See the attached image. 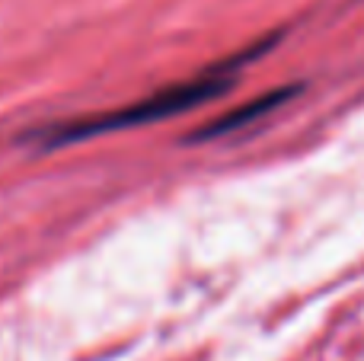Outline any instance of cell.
<instances>
[{
  "label": "cell",
  "mask_w": 364,
  "mask_h": 361,
  "mask_svg": "<svg viewBox=\"0 0 364 361\" xmlns=\"http://www.w3.org/2000/svg\"><path fill=\"white\" fill-rule=\"evenodd\" d=\"M275 42H278V36H269L259 45H252V48H246V51H240V55H233V58H227V61L208 68L205 74L192 77V80H182V83H176V87H164L154 96H144V99L132 102V106L112 109V112L83 115V119H64V122H55V125L36 128L29 138L36 141L38 147H64V144H77V141L100 138V134L122 131V128L151 125V122H164V119H173V115H182V112H188V109L201 106V102L214 99V96L227 93V90L233 87V74H237V68H243L246 61L259 58Z\"/></svg>",
  "instance_id": "obj_1"
},
{
  "label": "cell",
  "mask_w": 364,
  "mask_h": 361,
  "mask_svg": "<svg viewBox=\"0 0 364 361\" xmlns=\"http://www.w3.org/2000/svg\"><path fill=\"white\" fill-rule=\"evenodd\" d=\"M301 93V87H282V90H272V93L259 96V99L246 102V106L233 109V112L220 115V119L208 122L205 128H201L198 134H192L188 141H211V138H220V134H230V131H240L243 125H252V122H259L262 115H269L272 109H278L284 99H291V96Z\"/></svg>",
  "instance_id": "obj_2"
}]
</instances>
